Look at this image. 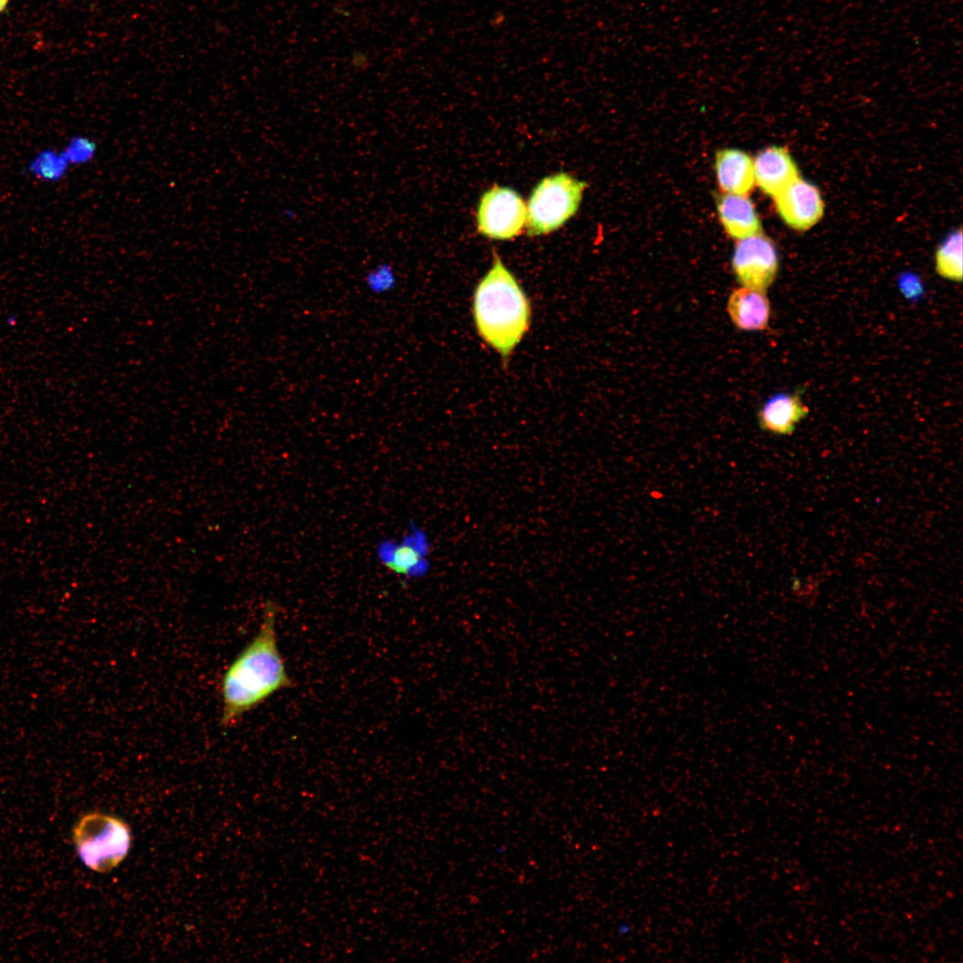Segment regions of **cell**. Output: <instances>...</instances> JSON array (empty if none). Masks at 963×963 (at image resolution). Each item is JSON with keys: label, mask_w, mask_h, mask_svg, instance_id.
<instances>
[{"label": "cell", "mask_w": 963, "mask_h": 963, "mask_svg": "<svg viewBox=\"0 0 963 963\" xmlns=\"http://www.w3.org/2000/svg\"><path fill=\"white\" fill-rule=\"evenodd\" d=\"M278 614L276 602L267 600L257 632L222 675L219 720L223 728L235 727L248 712L293 685L278 646Z\"/></svg>", "instance_id": "cell-1"}, {"label": "cell", "mask_w": 963, "mask_h": 963, "mask_svg": "<svg viewBox=\"0 0 963 963\" xmlns=\"http://www.w3.org/2000/svg\"><path fill=\"white\" fill-rule=\"evenodd\" d=\"M473 311L480 336L504 358L529 329V301L496 253L491 268L476 286Z\"/></svg>", "instance_id": "cell-2"}, {"label": "cell", "mask_w": 963, "mask_h": 963, "mask_svg": "<svg viewBox=\"0 0 963 963\" xmlns=\"http://www.w3.org/2000/svg\"><path fill=\"white\" fill-rule=\"evenodd\" d=\"M131 830L121 819L100 811L82 816L72 829L80 860L92 871L108 873L128 856Z\"/></svg>", "instance_id": "cell-3"}, {"label": "cell", "mask_w": 963, "mask_h": 963, "mask_svg": "<svg viewBox=\"0 0 963 963\" xmlns=\"http://www.w3.org/2000/svg\"><path fill=\"white\" fill-rule=\"evenodd\" d=\"M586 187L585 182L564 172L543 178L527 203V234L544 235L563 226L577 212Z\"/></svg>", "instance_id": "cell-4"}, {"label": "cell", "mask_w": 963, "mask_h": 963, "mask_svg": "<svg viewBox=\"0 0 963 963\" xmlns=\"http://www.w3.org/2000/svg\"><path fill=\"white\" fill-rule=\"evenodd\" d=\"M527 210L517 192L495 185L481 197L477 213V229L490 239L511 240L526 227Z\"/></svg>", "instance_id": "cell-5"}, {"label": "cell", "mask_w": 963, "mask_h": 963, "mask_svg": "<svg viewBox=\"0 0 963 963\" xmlns=\"http://www.w3.org/2000/svg\"><path fill=\"white\" fill-rule=\"evenodd\" d=\"M732 268L743 286L766 291L778 270V255L773 241L762 233L737 240Z\"/></svg>", "instance_id": "cell-6"}, {"label": "cell", "mask_w": 963, "mask_h": 963, "mask_svg": "<svg viewBox=\"0 0 963 963\" xmlns=\"http://www.w3.org/2000/svg\"><path fill=\"white\" fill-rule=\"evenodd\" d=\"M429 554L430 543L425 532L414 525L401 540H385L377 548L381 564L406 579L423 577L428 572Z\"/></svg>", "instance_id": "cell-7"}, {"label": "cell", "mask_w": 963, "mask_h": 963, "mask_svg": "<svg viewBox=\"0 0 963 963\" xmlns=\"http://www.w3.org/2000/svg\"><path fill=\"white\" fill-rule=\"evenodd\" d=\"M779 217L791 228L805 231L824 215V201L813 184L798 177L773 197Z\"/></svg>", "instance_id": "cell-8"}, {"label": "cell", "mask_w": 963, "mask_h": 963, "mask_svg": "<svg viewBox=\"0 0 963 963\" xmlns=\"http://www.w3.org/2000/svg\"><path fill=\"white\" fill-rule=\"evenodd\" d=\"M754 182L770 196H776L799 176L798 167L789 152L782 146H770L753 160Z\"/></svg>", "instance_id": "cell-9"}, {"label": "cell", "mask_w": 963, "mask_h": 963, "mask_svg": "<svg viewBox=\"0 0 963 963\" xmlns=\"http://www.w3.org/2000/svg\"><path fill=\"white\" fill-rule=\"evenodd\" d=\"M809 414L798 393L782 392L770 397L758 412L761 430L775 435H790Z\"/></svg>", "instance_id": "cell-10"}, {"label": "cell", "mask_w": 963, "mask_h": 963, "mask_svg": "<svg viewBox=\"0 0 963 963\" xmlns=\"http://www.w3.org/2000/svg\"><path fill=\"white\" fill-rule=\"evenodd\" d=\"M727 311L737 328L761 331L768 326L770 305L765 291L742 286L731 292Z\"/></svg>", "instance_id": "cell-11"}, {"label": "cell", "mask_w": 963, "mask_h": 963, "mask_svg": "<svg viewBox=\"0 0 963 963\" xmlns=\"http://www.w3.org/2000/svg\"><path fill=\"white\" fill-rule=\"evenodd\" d=\"M714 169L720 190L725 193L747 195L753 188V160L744 151L733 148L716 152Z\"/></svg>", "instance_id": "cell-12"}, {"label": "cell", "mask_w": 963, "mask_h": 963, "mask_svg": "<svg viewBox=\"0 0 963 963\" xmlns=\"http://www.w3.org/2000/svg\"><path fill=\"white\" fill-rule=\"evenodd\" d=\"M716 208L728 236L740 240L762 233L755 207L747 195L724 193L717 197Z\"/></svg>", "instance_id": "cell-13"}, {"label": "cell", "mask_w": 963, "mask_h": 963, "mask_svg": "<svg viewBox=\"0 0 963 963\" xmlns=\"http://www.w3.org/2000/svg\"><path fill=\"white\" fill-rule=\"evenodd\" d=\"M962 231L956 230L940 244L935 252V270L945 279L962 280Z\"/></svg>", "instance_id": "cell-14"}, {"label": "cell", "mask_w": 963, "mask_h": 963, "mask_svg": "<svg viewBox=\"0 0 963 963\" xmlns=\"http://www.w3.org/2000/svg\"><path fill=\"white\" fill-rule=\"evenodd\" d=\"M364 283L367 290L373 294L383 295L396 288L398 276L391 263L383 261L366 271Z\"/></svg>", "instance_id": "cell-15"}, {"label": "cell", "mask_w": 963, "mask_h": 963, "mask_svg": "<svg viewBox=\"0 0 963 963\" xmlns=\"http://www.w3.org/2000/svg\"><path fill=\"white\" fill-rule=\"evenodd\" d=\"M65 159L64 155L57 157L50 152H42L35 159L32 171L45 179H56L64 173L67 165Z\"/></svg>", "instance_id": "cell-16"}, {"label": "cell", "mask_w": 963, "mask_h": 963, "mask_svg": "<svg viewBox=\"0 0 963 963\" xmlns=\"http://www.w3.org/2000/svg\"><path fill=\"white\" fill-rule=\"evenodd\" d=\"M95 152L94 144L83 138L70 142L65 156L71 162H85L92 158Z\"/></svg>", "instance_id": "cell-17"}, {"label": "cell", "mask_w": 963, "mask_h": 963, "mask_svg": "<svg viewBox=\"0 0 963 963\" xmlns=\"http://www.w3.org/2000/svg\"><path fill=\"white\" fill-rule=\"evenodd\" d=\"M282 216H283V217H284V218H286V219H289V220H291V219H294V218H295V217H296V213H295V211H294L293 210H292V209H284V210L282 211Z\"/></svg>", "instance_id": "cell-18"}, {"label": "cell", "mask_w": 963, "mask_h": 963, "mask_svg": "<svg viewBox=\"0 0 963 963\" xmlns=\"http://www.w3.org/2000/svg\"><path fill=\"white\" fill-rule=\"evenodd\" d=\"M8 3V0H0V12L4 9Z\"/></svg>", "instance_id": "cell-19"}]
</instances>
